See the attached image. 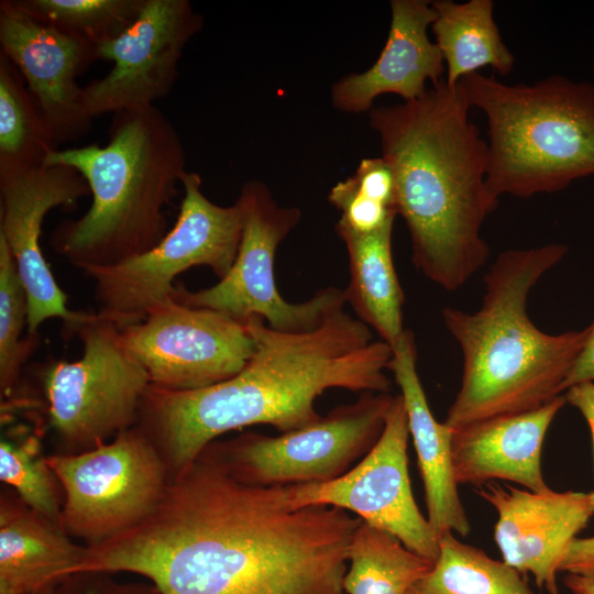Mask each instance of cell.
Listing matches in <instances>:
<instances>
[{
    "label": "cell",
    "instance_id": "cell-1",
    "mask_svg": "<svg viewBox=\"0 0 594 594\" xmlns=\"http://www.w3.org/2000/svg\"><path fill=\"white\" fill-rule=\"evenodd\" d=\"M362 522L334 506L294 507L286 485L239 482L202 451L145 519L86 546L72 575L138 573L160 594H342Z\"/></svg>",
    "mask_w": 594,
    "mask_h": 594
},
{
    "label": "cell",
    "instance_id": "cell-2",
    "mask_svg": "<svg viewBox=\"0 0 594 594\" xmlns=\"http://www.w3.org/2000/svg\"><path fill=\"white\" fill-rule=\"evenodd\" d=\"M246 324L255 350L234 376L194 391L150 385L139 422L172 473L193 463L218 437L253 425L282 433L321 419L318 396L330 388L388 393L392 348L344 308L306 332L279 331L258 316Z\"/></svg>",
    "mask_w": 594,
    "mask_h": 594
},
{
    "label": "cell",
    "instance_id": "cell-3",
    "mask_svg": "<svg viewBox=\"0 0 594 594\" xmlns=\"http://www.w3.org/2000/svg\"><path fill=\"white\" fill-rule=\"evenodd\" d=\"M470 110L459 86L442 78L417 99L369 112L394 174L413 263L446 290L485 264L481 230L499 198L487 185V142Z\"/></svg>",
    "mask_w": 594,
    "mask_h": 594
},
{
    "label": "cell",
    "instance_id": "cell-4",
    "mask_svg": "<svg viewBox=\"0 0 594 594\" xmlns=\"http://www.w3.org/2000/svg\"><path fill=\"white\" fill-rule=\"evenodd\" d=\"M565 253L560 243L506 250L484 275L485 293L475 312L443 308L444 326L463 360L461 386L443 421L451 429L529 411L561 395L587 328L546 333L529 319L527 300Z\"/></svg>",
    "mask_w": 594,
    "mask_h": 594
},
{
    "label": "cell",
    "instance_id": "cell-5",
    "mask_svg": "<svg viewBox=\"0 0 594 594\" xmlns=\"http://www.w3.org/2000/svg\"><path fill=\"white\" fill-rule=\"evenodd\" d=\"M44 164L76 169L90 189L89 209L51 235L55 253L81 271L123 262L160 243L168 232L164 209L187 172L182 138L155 106L114 113L107 144L57 148Z\"/></svg>",
    "mask_w": 594,
    "mask_h": 594
},
{
    "label": "cell",
    "instance_id": "cell-6",
    "mask_svg": "<svg viewBox=\"0 0 594 594\" xmlns=\"http://www.w3.org/2000/svg\"><path fill=\"white\" fill-rule=\"evenodd\" d=\"M458 86L486 117V182L497 197L530 198L594 176L593 82L553 75L507 85L476 72Z\"/></svg>",
    "mask_w": 594,
    "mask_h": 594
},
{
    "label": "cell",
    "instance_id": "cell-7",
    "mask_svg": "<svg viewBox=\"0 0 594 594\" xmlns=\"http://www.w3.org/2000/svg\"><path fill=\"white\" fill-rule=\"evenodd\" d=\"M201 184L198 173H185L176 222L154 248L113 265L82 271L95 283L96 312L120 330L143 321L170 299L174 280L183 272L208 266L221 279L231 270L241 240L240 207L213 204Z\"/></svg>",
    "mask_w": 594,
    "mask_h": 594
},
{
    "label": "cell",
    "instance_id": "cell-8",
    "mask_svg": "<svg viewBox=\"0 0 594 594\" xmlns=\"http://www.w3.org/2000/svg\"><path fill=\"white\" fill-rule=\"evenodd\" d=\"M76 337L82 345L78 360L47 359L41 365L50 424L73 453L136 426L151 385L112 321L88 312Z\"/></svg>",
    "mask_w": 594,
    "mask_h": 594
},
{
    "label": "cell",
    "instance_id": "cell-9",
    "mask_svg": "<svg viewBox=\"0 0 594 594\" xmlns=\"http://www.w3.org/2000/svg\"><path fill=\"white\" fill-rule=\"evenodd\" d=\"M235 202L241 210L242 230L231 270L216 285L197 292L175 285V301L215 310L241 322L258 316L273 329L287 332L311 331L344 308V290L334 286L320 288L298 304L285 300L277 289L274 258L280 242L301 218L297 207L279 206L261 180L244 183Z\"/></svg>",
    "mask_w": 594,
    "mask_h": 594
},
{
    "label": "cell",
    "instance_id": "cell-10",
    "mask_svg": "<svg viewBox=\"0 0 594 594\" xmlns=\"http://www.w3.org/2000/svg\"><path fill=\"white\" fill-rule=\"evenodd\" d=\"M45 459L64 491L61 525L86 546L140 524L170 479L162 452L138 425L91 450Z\"/></svg>",
    "mask_w": 594,
    "mask_h": 594
},
{
    "label": "cell",
    "instance_id": "cell-11",
    "mask_svg": "<svg viewBox=\"0 0 594 594\" xmlns=\"http://www.w3.org/2000/svg\"><path fill=\"white\" fill-rule=\"evenodd\" d=\"M393 399L388 393H363L306 428L277 437L246 431L231 440H215L204 451L248 485L329 482L372 450Z\"/></svg>",
    "mask_w": 594,
    "mask_h": 594
},
{
    "label": "cell",
    "instance_id": "cell-12",
    "mask_svg": "<svg viewBox=\"0 0 594 594\" xmlns=\"http://www.w3.org/2000/svg\"><path fill=\"white\" fill-rule=\"evenodd\" d=\"M120 333L151 385L176 392L205 388L237 375L255 350L246 322L173 298Z\"/></svg>",
    "mask_w": 594,
    "mask_h": 594
},
{
    "label": "cell",
    "instance_id": "cell-13",
    "mask_svg": "<svg viewBox=\"0 0 594 594\" xmlns=\"http://www.w3.org/2000/svg\"><path fill=\"white\" fill-rule=\"evenodd\" d=\"M409 435L407 411L398 394L372 450L336 480L286 485L289 503L294 507L328 505L352 512L365 524L395 536L407 549L435 563L439 536L413 495L407 458Z\"/></svg>",
    "mask_w": 594,
    "mask_h": 594
},
{
    "label": "cell",
    "instance_id": "cell-14",
    "mask_svg": "<svg viewBox=\"0 0 594 594\" xmlns=\"http://www.w3.org/2000/svg\"><path fill=\"white\" fill-rule=\"evenodd\" d=\"M202 24L188 0H144L120 35L96 46L98 59L113 66L82 87L88 113L95 118L154 107L170 92L183 52Z\"/></svg>",
    "mask_w": 594,
    "mask_h": 594
},
{
    "label": "cell",
    "instance_id": "cell-15",
    "mask_svg": "<svg viewBox=\"0 0 594 594\" xmlns=\"http://www.w3.org/2000/svg\"><path fill=\"white\" fill-rule=\"evenodd\" d=\"M89 195L85 178L69 166L44 164L0 176V237L15 261L28 294V334H38L45 320L59 318L63 338L69 340L88 316L87 311L68 308V297L43 255L41 235L51 210H74Z\"/></svg>",
    "mask_w": 594,
    "mask_h": 594
},
{
    "label": "cell",
    "instance_id": "cell-16",
    "mask_svg": "<svg viewBox=\"0 0 594 594\" xmlns=\"http://www.w3.org/2000/svg\"><path fill=\"white\" fill-rule=\"evenodd\" d=\"M0 53L21 73L57 145L90 132L94 118L77 80L98 59L95 45L35 19L15 0H2Z\"/></svg>",
    "mask_w": 594,
    "mask_h": 594
},
{
    "label": "cell",
    "instance_id": "cell-17",
    "mask_svg": "<svg viewBox=\"0 0 594 594\" xmlns=\"http://www.w3.org/2000/svg\"><path fill=\"white\" fill-rule=\"evenodd\" d=\"M497 513L494 540L503 561L559 594L557 575L570 543L594 516V491L543 492L488 482L475 490Z\"/></svg>",
    "mask_w": 594,
    "mask_h": 594
},
{
    "label": "cell",
    "instance_id": "cell-18",
    "mask_svg": "<svg viewBox=\"0 0 594 594\" xmlns=\"http://www.w3.org/2000/svg\"><path fill=\"white\" fill-rule=\"evenodd\" d=\"M436 11L428 0H392L391 26L376 62L363 73L349 74L331 87V105L344 113L370 112L381 95L409 101L444 78L442 54L428 36Z\"/></svg>",
    "mask_w": 594,
    "mask_h": 594
},
{
    "label": "cell",
    "instance_id": "cell-19",
    "mask_svg": "<svg viewBox=\"0 0 594 594\" xmlns=\"http://www.w3.org/2000/svg\"><path fill=\"white\" fill-rule=\"evenodd\" d=\"M565 403L564 395H559L529 411L494 416L453 429L452 463L458 485L480 487L503 480L529 491H547L542 446Z\"/></svg>",
    "mask_w": 594,
    "mask_h": 594
},
{
    "label": "cell",
    "instance_id": "cell-20",
    "mask_svg": "<svg viewBox=\"0 0 594 594\" xmlns=\"http://www.w3.org/2000/svg\"><path fill=\"white\" fill-rule=\"evenodd\" d=\"M414 334L405 329L392 346L388 370L400 388L409 433L417 453L428 512V521L438 536L446 531L468 536L471 526L461 503L452 463L453 429L433 417L418 376Z\"/></svg>",
    "mask_w": 594,
    "mask_h": 594
},
{
    "label": "cell",
    "instance_id": "cell-21",
    "mask_svg": "<svg viewBox=\"0 0 594 594\" xmlns=\"http://www.w3.org/2000/svg\"><path fill=\"white\" fill-rule=\"evenodd\" d=\"M86 546L19 496L0 502V594H40L72 575Z\"/></svg>",
    "mask_w": 594,
    "mask_h": 594
},
{
    "label": "cell",
    "instance_id": "cell-22",
    "mask_svg": "<svg viewBox=\"0 0 594 594\" xmlns=\"http://www.w3.org/2000/svg\"><path fill=\"white\" fill-rule=\"evenodd\" d=\"M393 227L394 223L369 234L336 229L349 256L350 282L343 289L345 301L391 348L405 331L404 293L392 253Z\"/></svg>",
    "mask_w": 594,
    "mask_h": 594
},
{
    "label": "cell",
    "instance_id": "cell-23",
    "mask_svg": "<svg viewBox=\"0 0 594 594\" xmlns=\"http://www.w3.org/2000/svg\"><path fill=\"white\" fill-rule=\"evenodd\" d=\"M436 19L431 24L435 43L446 64V80L454 87L461 78L490 66L507 76L515 57L503 42L494 20L492 0L431 2Z\"/></svg>",
    "mask_w": 594,
    "mask_h": 594
},
{
    "label": "cell",
    "instance_id": "cell-24",
    "mask_svg": "<svg viewBox=\"0 0 594 594\" xmlns=\"http://www.w3.org/2000/svg\"><path fill=\"white\" fill-rule=\"evenodd\" d=\"M406 594H536L525 576L452 531L439 536V556L431 570Z\"/></svg>",
    "mask_w": 594,
    "mask_h": 594
},
{
    "label": "cell",
    "instance_id": "cell-25",
    "mask_svg": "<svg viewBox=\"0 0 594 594\" xmlns=\"http://www.w3.org/2000/svg\"><path fill=\"white\" fill-rule=\"evenodd\" d=\"M57 146L21 73L0 53V176L44 165Z\"/></svg>",
    "mask_w": 594,
    "mask_h": 594
},
{
    "label": "cell",
    "instance_id": "cell-26",
    "mask_svg": "<svg viewBox=\"0 0 594 594\" xmlns=\"http://www.w3.org/2000/svg\"><path fill=\"white\" fill-rule=\"evenodd\" d=\"M348 561L343 590L349 594H406L433 565L395 536L364 521L353 535Z\"/></svg>",
    "mask_w": 594,
    "mask_h": 594
},
{
    "label": "cell",
    "instance_id": "cell-27",
    "mask_svg": "<svg viewBox=\"0 0 594 594\" xmlns=\"http://www.w3.org/2000/svg\"><path fill=\"white\" fill-rule=\"evenodd\" d=\"M144 0H15L35 19L95 46L120 35Z\"/></svg>",
    "mask_w": 594,
    "mask_h": 594
},
{
    "label": "cell",
    "instance_id": "cell-28",
    "mask_svg": "<svg viewBox=\"0 0 594 594\" xmlns=\"http://www.w3.org/2000/svg\"><path fill=\"white\" fill-rule=\"evenodd\" d=\"M29 301L14 258L0 237V389L8 396L22 367L40 344L38 334L22 338L28 329Z\"/></svg>",
    "mask_w": 594,
    "mask_h": 594
},
{
    "label": "cell",
    "instance_id": "cell-29",
    "mask_svg": "<svg viewBox=\"0 0 594 594\" xmlns=\"http://www.w3.org/2000/svg\"><path fill=\"white\" fill-rule=\"evenodd\" d=\"M0 480L16 492L30 508L61 524L62 505L57 498L55 475L38 443L30 437L23 442L2 438L0 442Z\"/></svg>",
    "mask_w": 594,
    "mask_h": 594
},
{
    "label": "cell",
    "instance_id": "cell-30",
    "mask_svg": "<svg viewBox=\"0 0 594 594\" xmlns=\"http://www.w3.org/2000/svg\"><path fill=\"white\" fill-rule=\"evenodd\" d=\"M328 200L340 211L336 229L358 234L376 232L394 223L398 215L394 206L353 175L338 182L330 189Z\"/></svg>",
    "mask_w": 594,
    "mask_h": 594
},
{
    "label": "cell",
    "instance_id": "cell-31",
    "mask_svg": "<svg viewBox=\"0 0 594 594\" xmlns=\"http://www.w3.org/2000/svg\"><path fill=\"white\" fill-rule=\"evenodd\" d=\"M560 572L594 579V536L575 538L568 547Z\"/></svg>",
    "mask_w": 594,
    "mask_h": 594
},
{
    "label": "cell",
    "instance_id": "cell-32",
    "mask_svg": "<svg viewBox=\"0 0 594 594\" xmlns=\"http://www.w3.org/2000/svg\"><path fill=\"white\" fill-rule=\"evenodd\" d=\"M584 382H594V321L587 328L584 344L561 385V393Z\"/></svg>",
    "mask_w": 594,
    "mask_h": 594
},
{
    "label": "cell",
    "instance_id": "cell-33",
    "mask_svg": "<svg viewBox=\"0 0 594 594\" xmlns=\"http://www.w3.org/2000/svg\"><path fill=\"white\" fill-rule=\"evenodd\" d=\"M565 400L583 415L592 437L594 459V382H584L571 386L564 395Z\"/></svg>",
    "mask_w": 594,
    "mask_h": 594
},
{
    "label": "cell",
    "instance_id": "cell-34",
    "mask_svg": "<svg viewBox=\"0 0 594 594\" xmlns=\"http://www.w3.org/2000/svg\"><path fill=\"white\" fill-rule=\"evenodd\" d=\"M564 584L573 594H594L593 578L568 574Z\"/></svg>",
    "mask_w": 594,
    "mask_h": 594
},
{
    "label": "cell",
    "instance_id": "cell-35",
    "mask_svg": "<svg viewBox=\"0 0 594 594\" xmlns=\"http://www.w3.org/2000/svg\"><path fill=\"white\" fill-rule=\"evenodd\" d=\"M85 594H102V593H98V592H96V591H89V592H87V593H85Z\"/></svg>",
    "mask_w": 594,
    "mask_h": 594
}]
</instances>
